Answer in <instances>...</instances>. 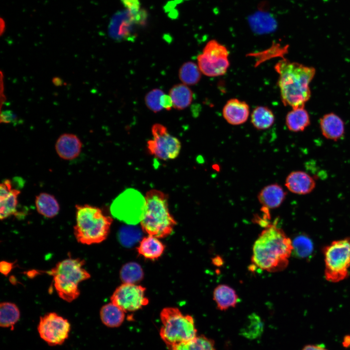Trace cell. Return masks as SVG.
<instances>
[{"label": "cell", "mask_w": 350, "mask_h": 350, "mask_svg": "<svg viewBox=\"0 0 350 350\" xmlns=\"http://www.w3.org/2000/svg\"><path fill=\"white\" fill-rule=\"evenodd\" d=\"M18 121L17 116L10 110L1 111L0 114V122L4 123H15Z\"/></svg>", "instance_id": "836d02e7"}, {"label": "cell", "mask_w": 350, "mask_h": 350, "mask_svg": "<svg viewBox=\"0 0 350 350\" xmlns=\"http://www.w3.org/2000/svg\"><path fill=\"white\" fill-rule=\"evenodd\" d=\"M85 263V261L79 258H68L47 271L53 277L55 289L62 299L70 302L79 297V283L90 277L83 267Z\"/></svg>", "instance_id": "5b68a950"}, {"label": "cell", "mask_w": 350, "mask_h": 350, "mask_svg": "<svg viewBox=\"0 0 350 350\" xmlns=\"http://www.w3.org/2000/svg\"><path fill=\"white\" fill-rule=\"evenodd\" d=\"M228 55L225 46L216 40H210L205 45L202 53L197 56L198 66L201 72L207 76L223 75L229 67Z\"/></svg>", "instance_id": "ba28073f"}, {"label": "cell", "mask_w": 350, "mask_h": 350, "mask_svg": "<svg viewBox=\"0 0 350 350\" xmlns=\"http://www.w3.org/2000/svg\"><path fill=\"white\" fill-rule=\"evenodd\" d=\"M76 224L73 227L77 241L83 244H98L107 237L113 219L102 210L88 204L76 205Z\"/></svg>", "instance_id": "277c9868"}, {"label": "cell", "mask_w": 350, "mask_h": 350, "mask_svg": "<svg viewBox=\"0 0 350 350\" xmlns=\"http://www.w3.org/2000/svg\"><path fill=\"white\" fill-rule=\"evenodd\" d=\"M136 14L127 9L117 11L112 16L109 22L108 31L113 38L121 39L130 35L135 24H140Z\"/></svg>", "instance_id": "4fadbf2b"}, {"label": "cell", "mask_w": 350, "mask_h": 350, "mask_svg": "<svg viewBox=\"0 0 350 350\" xmlns=\"http://www.w3.org/2000/svg\"><path fill=\"white\" fill-rule=\"evenodd\" d=\"M292 252L291 239L276 224L269 223L253 244L251 262L261 270L277 272L287 267Z\"/></svg>", "instance_id": "6da1fadb"}, {"label": "cell", "mask_w": 350, "mask_h": 350, "mask_svg": "<svg viewBox=\"0 0 350 350\" xmlns=\"http://www.w3.org/2000/svg\"><path fill=\"white\" fill-rule=\"evenodd\" d=\"M145 198L138 192L126 190L113 202L110 210L112 214L128 224L140 222L144 213Z\"/></svg>", "instance_id": "9c48e42d"}, {"label": "cell", "mask_w": 350, "mask_h": 350, "mask_svg": "<svg viewBox=\"0 0 350 350\" xmlns=\"http://www.w3.org/2000/svg\"><path fill=\"white\" fill-rule=\"evenodd\" d=\"M165 93L160 89H154L150 91L145 97V102L147 107L155 113L163 108L161 98Z\"/></svg>", "instance_id": "d6a6232c"}, {"label": "cell", "mask_w": 350, "mask_h": 350, "mask_svg": "<svg viewBox=\"0 0 350 350\" xmlns=\"http://www.w3.org/2000/svg\"><path fill=\"white\" fill-rule=\"evenodd\" d=\"M145 290L141 285L123 283L116 289L111 301L125 313L137 311L148 304Z\"/></svg>", "instance_id": "7c38bea8"}, {"label": "cell", "mask_w": 350, "mask_h": 350, "mask_svg": "<svg viewBox=\"0 0 350 350\" xmlns=\"http://www.w3.org/2000/svg\"><path fill=\"white\" fill-rule=\"evenodd\" d=\"M20 317V312L17 306L11 302H4L0 305V326L10 328L13 330L15 324Z\"/></svg>", "instance_id": "4316f807"}, {"label": "cell", "mask_w": 350, "mask_h": 350, "mask_svg": "<svg viewBox=\"0 0 350 350\" xmlns=\"http://www.w3.org/2000/svg\"><path fill=\"white\" fill-rule=\"evenodd\" d=\"M37 331L40 337L50 346L59 345L68 338L70 324L67 319L51 312L40 317Z\"/></svg>", "instance_id": "8fae6325"}, {"label": "cell", "mask_w": 350, "mask_h": 350, "mask_svg": "<svg viewBox=\"0 0 350 350\" xmlns=\"http://www.w3.org/2000/svg\"><path fill=\"white\" fill-rule=\"evenodd\" d=\"M20 192L13 188L9 179L4 180L0 186V218L4 220L11 215H16L18 198Z\"/></svg>", "instance_id": "5bb4252c"}, {"label": "cell", "mask_w": 350, "mask_h": 350, "mask_svg": "<svg viewBox=\"0 0 350 350\" xmlns=\"http://www.w3.org/2000/svg\"><path fill=\"white\" fill-rule=\"evenodd\" d=\"M174 108L181 110L188 107L191 104L193 93L191 89L184 84L173 87L169 94Z\"/></svg>", "instance_id": "d4e9b609"}, {"label": "cell", "mask_w": 350, "mask_h": 350, "mask_svg": "<svg viewBox=\"0 0 350 350\" xmlns=\"http://www.w3.org/2000/svg\"><path fill=\"white\" fill-rule=\"evenodd\" d=\"M324 276L331 282H338L349 275L350 268V237L332 241L323 249Z\"/></svg>", "instance_id": "52a82bcc"}, {"label": "cell", "mask_w": 350, "mask_h": 350, "mask_svg": "<svg viewBox=\"0 0 350 350\" xmlns=\"http://www.w3.org/2000/svg\"><path fill=\"white\" fill-rule=\"evenodd\" d=\"M275 69L279 76L278 85L284 105L293 109L304 107L311 97L309 84L315 69L283 59L276 64Z\"/></svg>", "instance_id": "7a4b0ae2"}, {"label": "cell", "mask_w": 350, "mask_h": 350, "mask_svg": "<svg viewBox=\"0 0 350 350\" xmlns=\"http://www.w3.org/2000/svg\"><path fill=\"white\" fill-rule=\"evenodd\" d=\"M285 186L294 194L305 195L311 193L315 189L316 182L315 179L306 172L295 171L287 176Z\"/></svg>", "instance_id": "9a60e30c"}, {"label": "cell", "mask_w": 350, "mask_h": 350, "mask_svg": "<svg viewBox=\"0 0 350 350\" xmlns=\"http://www.w3.org/2000/svg\"><path fill=\"white\" fill-rule=\"evenodd\" d=\"M302 350H327L324 347L319 345H308L305 346Z\"/></svg>", "instance_id": "8d00e7d4"}, {"label": "cell", "mask_w": 350, "mask_h": 350, "mask_svg": "<svg viewBox=\"0 0 350 350\" xmlns=\"http://www.w3.org/2000/svg\"><path fill=\"white\" fill-rule=\"evenodd\" d=\"M293 252L299 258L309 257L313 250V245L311 239L305 235H300L292 241Z\"/></svg>", "instance_id": "1f68e13d"}, {"label": "cell", "mask_w": 350, "mask_h": 350, "mask_svg": "<svg viewBox=\"0 0 350 350\" xmlns=\"http://www.w3.org/2000/svg\"><path fill=\"white\" fill-rule=\"evenodd\" d=\"M125 312L111 302L104 305L100 312L102 323L109 328H117L124 321Z\"/></svg>", "instance_id": "cb8c5ba5"}, {"label": "cell", "mask_w": 350, "mask_h": 350, "mask_svg": "<svg viewBox=\"0 0 350 350\" xmlns=\"http://www.w3.org/2000/svg\"><path fill=\"white\" fill-rule=\"evenodd\" d=\"M213 262L214 264H217L218 266L222 264V259L219 257L214 258Z\"/></svg>", "instance_id": "f35d334b"}, {"label": "cell", "mask_w": 350, "mask_h": 350, "mask_svg": "<svg viewBox=\"0 0 350 350\" xmlns=\"http://www.w3.org/2000/svg\"><path fill=\"white\" fill-rule=\"evenodd\" d=\"M275 116L267 107L258 106L252 111L251 122L253 126L258 130H265L274 123Z\"/></svg>", "instance_id": "484cf974"}, {"label": "cell", "mask_w": 350, "mask_h": 350, "mask_svg": "<svg viewBox=\"0 0 350 350\" xmlns=\"http://www.w3.org/2000/svg\"><path fill=\"white\" fill-rule=\"evenodd\" d=\"M143 277V272L140 265L135 262L124 264L120 271V278L123 283L136 284Z\"/></svg>", "instance_id": "f546056e"}, {"label": "cell", "mask_w": 350, "mask_h": 350, "mask_svg": "<svg viewBox=\"0 0 350 350\" xmlns=\"http://www.w3.org/2000/svg\"><path fill=\"white\" fill-rule=\"evenodd\" d=\"M286 192L277 183L269 184L262 188L257 195L259 203L267 210L279 207L284 201Z\"/></svg>", "instance_id": "ac0fdd59"}, {"label": "cell", "mask_w": 350, "mask_h": 350, "mask_svg": "<svg viewBox=\"0 0 350 350\" xmlns=\"http://www.w3.org/2000/svg\"><path fill=\"white\" fill-rule=\"evenodd\" d=\"M223 116L229 124L234 125L242 124L248 119L249 107L245 102L237 99L227 101L223 108Z\"/></svg>", "instance_id": "e0dca14e"}, {"label": "cell", "mask_w": 350, "mask_h": 350, "mask_svg": "<svg viewBox=\"0 0 350 350\" xmlns=\"http://www.w3.org/2000/svg\"><path fill=\"white\" fill-rule=\"evenodd\" d=\"M285 123L290 131L302 132L310 124V116L304 107L294 108L287 113Z\"/></svg>", "instance_id": "44dd1931"}, {"label": "cell", "mask_w": 350, "mask_h": 350, "mask_svg": "<svg viewBox=\"0 0 350 350\" xmlns=\"http://www.w3.org/2000/svg\"><path fill=\"white\" fill-rule=\"evenodd\" d=\"M121 1L125 8L134 14H136L140 11L139 0H121Z\"/></svg>", "instance_id": "e575fe53"}, {"label": "cell", "mask_w": 350, "mask_h": 350, "mask_svg": "<svg viewBox=\"0 0 350 350\" xmlns=\"http://www.w3.org/2000/svg\"><path fill=\"white\" fill-rule=\"evenodd\" d=\"M12 268V264L8 262L3 261L0 263V271L5 275H7Z\"/></svg>", "instance_id": "d590c367"}, {"label": "cell", "mask_w": 350, "mask_h": 350, "mask_svg": "<svg viewBox=\"0 0 350 350\" xmlns=\"http://www.w3.org/2000/svg\"><path fill=\"white\" fill-rule=\"evenodd\" d=\"M319 126L322 135L330 140L337 141L341 139L345 133L343 121L333 113L323 115L320 119Z\"/></svg>", "instance_id": "d6986e66"}, {"label": "cell", "mask_w": 350, "mask_h": 350, "mask_svg": "<svg viewBox=\"0 0 350 350\" xmlns=\"http://www.w3.org/2000/svg\"><path fill=\"white\" fill-rule=\"evenodd\" d=\"M213 299L217 309L225 311L235 307L239 298L235 290L226 284H219L214 289Z\"/></svg>", "instance_id": "ffe728a7"}, {"label": "cell", "mask_w": 350, "mask_h": 350, "mask_svg": "<svg viewBox=\"0 0 350 350\" xmlns=\"http://www.w3.org/2000/svg\"><path fill=\"white\" fill-rule=\"evenodd\" d=\"M82 148V143L75 135L64 133L57 140L55 149L58 156L67 160L76 158L80 155Z\"/></svg>", "instance_id": "2e32d148"}, {"label": "cell", "mask_w": 350, "mask_h": 350, "mask_svg": "<svg viewBox=\"0 0 350 350\" xmlns=\"http://www.w3.org/2000/svg\"><path fill=\"white\" fill-rule=\"evenodd\" d=\"M35 205L37 212L43 216L52 218L58 213L60 206L55 197L46 192L36 196Z\"/></svg>", "instance_id": "603a6c76"}, {"label": "cell", "mask_w": 350, "mask_h": 350, "mask_svg": "<svg viewBox=\"0 0 350 350\" xmlns=\"http://www.w3.org/2000/svg\"><path fill=\"white\" fill-rule=\"evenodd\" d=\"M169 350H216L214 341L207 337L200 335L194 338L175 345Z\"/></svg>", "instance_id": "83f0119b"}, {"label": "cell", "mask_w": 350, "mask_h": 350, "mask_svg": "<svg viewBox=\"0 0 350 350\" xmlns=\"http://www.w3.org/2000/svg\"><path fill=\"white\" fill-rule=\"evenodd\" d=\"M160 318L162 326L159 335L168 349L197 336L192 316L183 315L177 308H163L160 312Z\"/></svg>", "instance_id": "8992f818"}, {"label": "cell", "mask_w": 350, "mask_h": 350, "mask_svg": "<svg viewBox=\"0 0 350 350\" xmlns=\"http://www.w3.org/2000/svg\"><path fill=\"white\" fill-rule=\"evenodd\" d=\"M263 324L260 317L253 313L248 316L247 321L242 328L241 334L248 339H255L263 331Z\"/></svg>", "instance_id": "4dcf8cb0"}, {"label": "cell", "mask_w": 350, "mask_h": 350, "mask_svg": "<svg viewBox=\"0 0 350 350\" xmlns=\"http://www.w3.org/2000/svg\"><path fill=\"white\" fill-rule=\"evenodd\" d=\"M52 82L54 85L59 86L62 84V80L59 77H54L52 79Z\"/></svg>", "instance_id": "74e56055"}, {"label": "cell", "mask_w": 350, "mask_h": 350, "mask_svg": "<svg viewBox=\"0 0 350 350\" xmlns=\"http://www.w3.org/2000/svg\"><path fill=\"white\" fill-rule=\"evenodd\" d=\"M153 138L147 141L150 154L163 160L173 159L178 156L181 143L176 137L171 135L167 128L160 123L152 127Z\"/></svg>", "instance_id": "30bf717a"}, {"label": "cell", "mask_w": 350, "mask_h": 350, "mask_svg": "<svg viewBox=\"0 0 350 350\" xmlns=\"http://www.w3.org/2000/svg\"><path fill=\"white\" fill-rule=\"evenodd\" d=\"M144 198V211L140 221L142 230L158 238L169 236L176 221L169 212L168 195L152 189L146 192Z\"/></svg>", "instance_id": "3957f363"}, {"label": "cell", "mask_w": 350, "mask_h": 350, "mask_svg": "<svg viewBox=\"0 0 350 350\" xmlns=\"http://www.w3.org/2000/svg\"><path fill=\"white\" fill-rule=\"evenodd\" d=\"M165 249V246L158 239L148 235L140 242L137 248L138 253L145 258L154 260L161 256Z\"/></svg>", "instance_id": "7402d4cb"}, {"label": "cell", "mask_w": 350, "mask_h": 350, "mask_svg": "<svg viewBox=\"0 0 350 350\" xmlns=\"http://www.w3.org/2000/svg\"><path fill=\"white\" fill-rule=\"evenodd\" d=\"M201 71L198 66L192 62L184 63L179 70L180 80L185 85H194L201 78Z\"/></svg>", "instance_id": "f1b7e54d"}]
</instances>
